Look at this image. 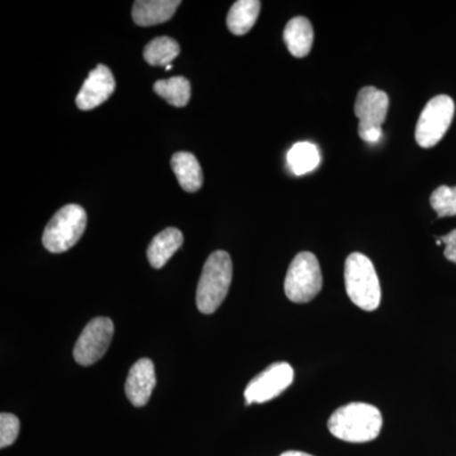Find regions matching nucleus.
Returning <instances> with one entry per match:
<instances>
[{"label":"nucleus","instance_id":"obj_4","mask_svg":"<svg viewBox=\"0 0 456 456\" xmlns=\"http://www.w3.org/2000/svg\"><path fill=\"white\" fill-rule=\"evenodd\" d=\"M88 218L83 207L68 204L51 218L44 231L42 244L53 254H61L77 244L86 231Z\"/></svg>","mask_w":456,"mask_h":456},{"label":"nucleus","instance_id":"obj_23","mask_svg":"<svg viewBox=\"0 0 456 456\" xmlns=\"http://www.w3.org/2000/svg\"><path fill=\"white\" fill-rule=\"evenodd\" d=\"M281 456H314L303 452H285Z\"/></svg>","mask_w":456,"mask_h":456},{"label":"nucleus","instance_id":"obj_10","mask_svg":"<svg viewBox=\"0 0 456 456\" xmlns=\"http://www.w3.org/2000/svg\"><path fill=\"white\" fill-rule=\"evenodd\" d=\"M116 89L112 71L106 65H98L90 71L77 97V106L82 110H92L110 99Z\"/></svg>","mask_w":456,"mask_h":456},{"label":"nucleus","instance_id":"obj_3","mask_svg":"<svg viewBox=\"0 0 456 456\" xmlns=\"http://www.w3.org/2000/svg\"><path fill=\"white\" fill-rule=\"evenodd\" d=\"M345 287L354 305L364 311H375L382 299L379 278L371 260L364 254H351L345 263Z\"/></svg>","mask_w":456,"mask_h":456},{"label":"nucleus","instance_id":"obj_8","mask_svg":"<svg viewBox=\"0 0 456 456\" xmlns=\"http://www.w3.org/2000/svg\"><path fill=\"white\" fill-rule=\"evenodd\" d=\"M293 368L288 362L270 365L246 387V403H265L277 398L293 383Z\"/></svg>","mask_w":456,"mask_h":456},{"label":"nucleus","instance_id":"obj_20","mask_svg":"<svg viewBox=\"0 0 456 456\" xmlns=\"http://www.w3.org/2000/svg\"><path fill=\"white\" fill-rule=\"evenodd\" d=\"M430 203L440 218L456 216V187L441 185L431 194Z\"/></svg>","mask_w":456,"mask_h":456},{"label":"nucleus","instance_id":"obj_13","mask_svg":"<svg viewBox=\"0 0 456 456\" xmlns=\"http://www.w3.org/2000/svg\"><path fill=\"white\" fill-rule=\"evenodd\" d=\"M183 242H184V236L178 228H165L156 235L147 248V259L152 268H163L170 257L182 248Z\"/></svg>","mask_w":456,"mask_h":456},{"label":"nucleus","instance_id":"obj_12","mask_svg":"<svg viewBox=\"0 0 456 456\" xmlns=\"http://www.w3.org/2000/svg\"><path fill=\"white\" fill-rule=\"evenodd\" d=\"M182 2L179 0H139L132 8V18L139 26H155L167 22Z\"/></svg>","mask_w":456,"mask_h":456},{"label":"nucleus","instance_id":"obj_11","mask_svg":"<svg viewBox=\"0 0 456 456\" xmlns=\"http://www.w3.org/2000/svg\"><path fill=\"white\" fill-rule=\"evenodd\" d=\"M156 386L154 362L150 359H140L132 365L126 380V395L136 407H143L151 397Z\"/></svg>","mask_w":456,"mask_h":456},{"label":"nucleus","instance_id":"obj_7","mask_svg":"<svg viewBox=\"0 0 456 456\" xmlns=\"http://www.w3.org/2000/svg\"><path fill=\"white\" fill-rule=\"evenodd\" d=\"M114 334L112 320L98 317L90 321L74 347V359L83 367L95 364L103 358Z\"/></svg>","mask_w":456,"mask_h":456},{"label":"nucleus","instance_id":"obj_17","mask_svg":"<svg viewBox=\"0 0 456 456\" xmlns=\"http://www.w3.org/2000/svg\"><path fill=\"white\" fill-rule=\"evenodd\" d=\"M288 165L294 175L301 176L316 169L321 163V155L314 143L298 142L288 151Z\"/></svg>","mask_w":456,"mask_h":456},{"label":"nucleus","instance_id":"obj_24","mask_svg":"<svg viewBox=\"0 0 456 456\" xmlns=\"http://www.w3.org/2000/svg\"><path fill=\"white\" fill-rule=\"evenodd\" d=\"M165 69H167V71H170L171 69H173V66H171V64H170V65H167V68H165Z\"/></svg>","mask_w":456,"mask_h":456},{"label":"nucleus","instance_id":"obj_6","mask_svg":"<svg viewBox=\"0 0 456 456\" xmlns=\"http://www.w3.org/2000/svg\"><path fill=\"white\" fill-rule=\"evenodd\" d=\"M455 114V103L449 95L432 98L417 122L415 137L424 149L436 146L448 132Z\"/></svg>","mask_w":456,"mask_h":456},{"label":"nucleus","instance_id":"obj_16","mask_svg":"<svg viewBox=\"0 0 456 456\" xmlns=\"http://www.w3.org/2000/svg\"><path fill=\"white\" fill-rule=\"evenodd\" d=\"M260 9L261 3L257 0H239L228 12V29L236 36L246 35L256 23Z\"/></svg>","mask_w":456,"mask_h":456},{"label":"nucleus","instance_id":"obj_22","mask_svg":"<svg viewBox=\"0 0 456 456\" xmlns=\"http://www.w3.org/2000/svg\"><path fill=\"white\" fill-rule=\"evenodd\" d=\"M443 244H445V255L446 259L456 264V230L452 231L448 235L440 237Z\"/></svg>","mask_w":456,"mask_h":456},{"label":"nucleus","instance_id":"obj_1","mask_svg":"<svg viewBox=\"0 0 456 456\" xmlns=\"http://www.w3.org/2000/svg\"><path fill=\"white\" fill-rule=\"evenodd\" d=\"M383 428L380 411L371 404L354 402L338 408L330 417L329 430L347 443H368L379 436Z\"/></svg>","mask_w":456,"mask_h":456},{"label":"nucleus","instance_id":"obj_19","mask_svg":"<svg viewBox=\"0 0 456 456\" xmlns=\"http://www.w3.org/2000/svg\"><path fill=\"white\" fill-rule=\"evenodd\" d=\"M180 53V46L178 42L174 38L163 36V37L155 38L147 44L143 50V57H145L147 64L152 66L170 65L174 59H176Z\"/></svg>","mask_w":456,"mask_h":456},{"label":"nucleus","instance_id":"obj_14","mask_svg":"<svg viewBox=\"0 0 456 456\" xmlns=\"http://www.w3.org/2000/svg\"><path fill=\"white\" fill-rule=\"evenodd\" d=\"M171 169L178 179L180 187L188 193L200 191L203 185V171L196 156L187 151L176 152L171 158Z\"/></svg>","mask_w":456,"mask_h":456},{"label":"nucleus","instance_id":"obj_2","mask_svg":"<svg viewBox=\"0 0 456 456\" xmlns=\"http://www.w3.org/2000/svg\"><path fill=\"white\" fill-rule=\"evenodd\" d=\"M232 281V260L226 251H215L204 264L197 287V307L204 314H215L224 303Z\"/></svg>","mask_w":456,"mask_h":456},{"label":"nucleus","instance_id":"obj_9","mask_svg":"<svg viewBox=\"0 0 456 456\" xmlns=\"http://www.w3.org/2000/svg\"><path fill=\"white\" fill-rule=\"evenodd\" d=\"M388 107V94L383 90L375 86H365L360 90L354 108V112L359 118V132L382 128Z\"/></svg>","mask_w":456,"mask_h":456},{"label":"nucleus","instance_id":"obj_21","mask_svg":"<svg viewBox=\"0 0 456 456\" xmlns=\"http://www.w3.org/2000/svg\"><path fill=\"white\" fill-rule=\"evenodd\" d=\"M20 419L12 413L3 412L0 415V448L11 446L20 434Z\"/></svg>","mask_w":456,"mask_h":456},{"label":"nucleus","instance_id":"obj_15","mask_svg":"<svg viewBox=\"0 0 456 456\" xmlns=\"http://www.w3.org/2000/svg\"><path fill=\"white\" fill-rule=\"evenodd\" d=\"M283 38L287 49L294 57H305L314 45V28L305 17H296L285 26Z\"/></svg>","mask_w":456,"mask_h":456},{"label":"nucleus","instance_id":"obj_18","mask_svg":"<svg viewBox=\"0 0 456 456\" xmlns=\"http://www.w3.org/2000/svg\"><path fill=\"white\" fill-rule=\"evenodd\" d=\"M154 90L159 97L174 107H185L191 101V83L184 77L159 80L155 83Z\"/></svg>","mask_w":456,"mask_h":456},{"label":"nucleus","instance_id":"obj_5","mask_svg":"<svg viewBox=\"0 0 456 456\" xmlns=\"http://www.w3.org/2000/svg\"><path fill=\"white\" fill-rule=\"evenodd\" d=\"M322 273L314 254L299 253L288 269L284 292L289 301L308 303L322 289Z\"/></svg>","mask_w":456,"mask_h":456}]
</instances>
